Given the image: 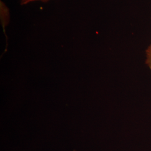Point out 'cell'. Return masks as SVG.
Masks as SVG:
<instances>
[{
	"label": "cell",
	"instance_id": "4",
	"mask_svg": "<svg viewBox=\"0 0 151 151\" xmlns=\"http://www.w3.org/2000/svg\"></svg>",
	"mask_w": 151,
	"mask_h": 151
},
{
	"label": "cell",
	"instance_id": "2",
	"mask_svg": "<svg viewBox=\"0 0 151 151\" xmlns=\"http://www.w3.org/2000/svg\"><path fill=\"white\" fill-rule=\"evenodd\" d=\"M146 65L151 72V43L146 50Z\"/></svg>",
	"mask_w": 151,
	"mask_h": 151
},
{
	"label": "cell",
	"instance_id": "3",
	"mask_svg": "<svg viewBox=\"0 0 151 151\" xmlns=\"http://www.w3.org/2000/svg\"><path fill=\"white\" fill-rule=\"evenodd\" d=\"M41 1L42 2H47L49 0H21V5H26L29 2H31L32 1Z\"/></svg>",
	"mask_w": 151,
	"mask_h": 151
},
{
	"label": "cell",
	"instance_id": "1",
	"mask_svg": "<svg viewBox=\"0 0 151 151\" xmlns=\"http://www.w3.org/2000/svg\"><path fill=\"white\" fill-rule=\"evenodd\" d=\"M1 17L4 31L5 32V27L9 22V12L6 6L2 1H1Z\"/></svg>",
	"mask_w": 151,
	"mask_h": 151
}]
</instances>
